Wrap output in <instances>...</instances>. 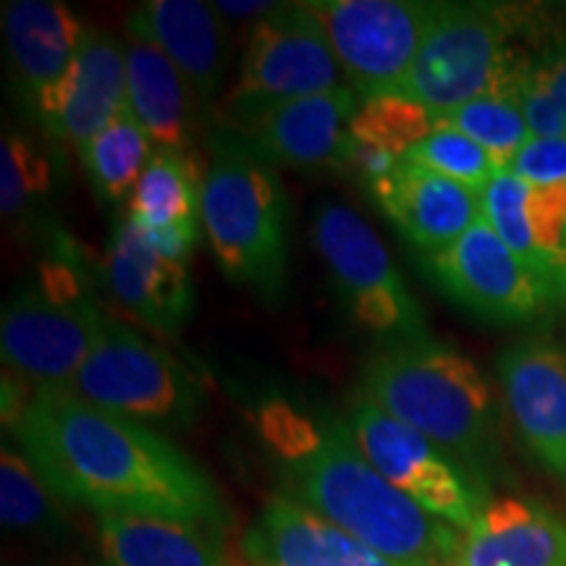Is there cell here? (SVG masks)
<instances>
[{"label":"cell","mask_w":566,"mask_h":566,"mask_svg":"<svg viewBox=\"0 0 566 566\" xmlns=\"http://www.w3.org/2000/svg\"><path fill=\"white\" fill-rule=\"evenodd\" d=\"M19 451L66 504L97 516H158L223 530L221 488L166 436L71 391L34 388L11 428Z\"/></svg>","instance_id":"obj_1"},{"label":"cell","mask_w":566,"mask_h":566,"mask_svg":"<svg viewBox=\"0 0 566 566\" xmlns=\"http://www.w3.org/2000/svg\"><path fill=\"white\" fill-rule=\"evenodd\" d=\"M317 417L321 443L313 454L279 467L281 495L313 509L394 562L454 566L462 533L396 491L363 454L352 424L334 412Z\"/></svg>","instance_id":"obj_2"},{"label":"cell","mask_w":566,"mask_h":566,"mask_svg":"<svg viewBox=\"0 0 566 566\" xmlns=\"http://www.w3.org/2000/svg\"><path fill=\"white\" fill-rule=\"evenodd\" d=\"M363 394L433 441L488 491L499 459L495 405L472 359L433 338L386 344L365 363Z\"/></svg>","instance_id":"obj_3"},{"label":"cell","mask_w":566,"mask_h":566,"mask_svg":"<svg viewBox=\"0 0 566 566\" xmlns=\"http://www.w3.org/2000/svg\"><path fill=\"white\" fill-rule=\"evenodd\" d=\"M202 229L226 279L279 307L289 296V202L275 168L233 134L210 137Z\"/></svg>","instance_id":"obj_4"},{"label":"cell","mask_w":566,"mask_h":566,"mask_svg":"<svg viewBox=\"0 0 566 566\" xmlns=\"http://www.w3.org/2000/svg\"><path fill=\"white\" fill-rule=\"evenodd\" d=\"M108 315L87 292L76 247L55 239V252L34 281L21 283L3 304V367L38 391H69L95 349Z\"/></svg>","instance_id":"obj_5"},{"label":"cell","mask_w":566,"mask_h":566,"mask_svg":"<svg viewBox=\"0 0 566 566\" xmlns=\"http://www.w3.org/2000/svg\"><path fill=\"white\" fill-rule=\"evenodd\" d=\"M69 391L147 428H189L205 409L202 380L166 346L113 317Z\"/></svg>","instance_id":"obj_6"},{"label":"cell","mask_w":566,"mask_h":566,"mask_svg":"<svg viewBox=\"0 0 566 566\" xmlns=\"http://www.w3.org/2000/svg\"><path fill=\"white\" fill-rule=\"evenodd\" d=\"M516 17L493 3H438L399 95L436 118L504 84L516 61L509 51Z\"/></svg>","instance_id":"obj_7"},{"label":"cell","mask_w":566,"mask_h":566,"mask_svg":"<svg viewBox=\"0 0 566 566\" xmlns=\"http://www.w3.org/2000/svg\"><path fill=\"white\" fill-rule=\"evenodd\" d=\"M313 244L344 310L359 328L394 342L430 338L422 307L388 258L384 242L342 202H323L313 216Z\"/></svg>","instance_id":"obj_8"},{"label":"cell","mask_w":566,"mask_h":566,"mask_svg":"<svg viewBox=\"0 0 566 566\" xmlns=\"http://www.w3.org/2000/svg\"><path fill=\"white\" fill-rule=\"evenodd\" d=\"M342 87V66L323 21L310 3H279L258 19L237 87L226 97L223 122Z\"/></svg>","instance_id":"obj_9"},{"label":"cell","mask_w":566,"mask_h":566,"mask_svg":"<svg viewBox=\"0 0 566 566\" xmlns=\"http://www.w3.org/2000/svg\"><path fill=\"white\" fill-rule=\"evenodd\" d=\"M352 433L375 470L446 525L467 533L488 506V495L433 441L399 422L359 391L349 407Z\"/></svg>","instance_id":"obj_10"},{"label":"cell","mask_w":566,"mask_h":566,"mask_svg":"<svg viewBox=\"0 0 566 566\" xmlns=\"http://www.w3.org/2000/svg\"><path fill=\"white\" fill-rule=\"evenodd\" d=\"M342 74L363 101L399 95L438 3L424 0H315Z\"/></svg>","instance_id":"obj_11"},{"label":"cell","mask_w":566,"mask_h":566,"mask_svg":"<svg viewBox=\"0 0 566 566\" xmlns=\"http://www.w3.org/2000/svg\"><path fill=\"white\" fill-rule=\"evenodd\" d=\"M424 265L438 292L491 323L533 321L558 296L483 218L451 247L424 254Z\"/></svg>","instance_id":"obj_12"},{"label":"cell","mask_w":566,"mask_h":566,"mask_svg":"<svg viewBox=\"0 0 566 566\" xmlns=\"http://www.w3.org/2000/svg\"><path fill=\"white\" fill-rule=\"evenodd\" d=\"M359 97L349 84L289 101L250 116L226 122L252 155L273 168H338L344 171L352 147V122Z\"/></svg>","instance_id":"obj_13"},{"label":"cell","mask_w":566,"mask_h":566,"mask_svg":"<svg viewBox=\"0 0 566 566\" xmlns=\"http://www.w3.org/2000/svg\"><path fill=\"white\" fill-rule=\"evenodd\" d=\"M126 108V45L116 34L87 27L80 51L63 82L48 97L38 126L53 142H69L82 150Z\"/></svg>","instance_id":"obj_14"},{"label":"cell","mask_w":566,"mask_h":566,"mask_svg":"<svg viewBox=\"0 0 566 566\" xmlns=\"http://www.w3.org/2000/svg\"><path fill=\"white\" fill-rule=\"evenodd\" d=\"M103 271L116 302L160 336H179L195 313L189 263L160 252L132 218L113 229Z\"/></svg>","instance_id":"obj_15"},{"label":"cell","mask_w":566,"mask_h":566,"mask_svg":"<svg viewBox=\"0 0 566 566\" xmlns=\"http://www.w3.org/2000/svg\"><path fill=\"white\" fill-rule=\"evenodd\" d=\"M87 27L55 0L3 3V40L13 95L27 116L40 124L48 97L59 87L80 51Z\"/></svg>","instance_id":"obj_16"},{"label":"cell","mask_w":566,"mask_h":566,"mask_svg":"<svg viewBox=\"0 0 566 566\" xmlns=\"http://www.w3.org/2000/svg\"><path fill=\"white\" fill-rule=\"evenodd\" d=\"M499 378L516 433L551 472L566 478V352L530 338L501 354Z\"/></svg>","instance_id":"obj_17"},{"label":"cell","mask_w":566,"mask_h":566,"mask_svg":"<svg viewBox=\"0 0 566 566\" xmlns=\"http://www.w3.org/2000/svg\"><path fill=\"white\" fill-rule=\"evenodd\" d=\"M132 40L168 55L208 118L229 63V32L216 6L202 0H150L126 19Z\"/></svg>","instance_id":"obj_18"},{"label":"cell","mask_w":566,"mask_h":566,"mask_svg":"<svg viewBox=\"0 0 566 566\" xmlns=\"http://www.w3.org/2000/svg\"><path fill=\"white\" fill-rule=\"evenodd\" d=\"M250 566H415L394 562L313 509L275 495L242 537Z\"/></svg>","instance_id":"obj_19"},{"label":"cell","mask_w":566,"mask_h":566,"mask_svg":"<svg viewBox=\"0 0 566 566\" xmlns=\"http://www.w3.org/2000/svg\"><path fill=\"white\" fill-rule=\"evenodd\" d=\"M367 195L422 254L446 250L483 218L478 192L409 160Z\"/></svg>","instance_id":"obj_20"},{"label":"cell","mask_w":566,"mask_h":566,"mask_svg":"<svg viewBox=\"0 0 566 566\" xmlns=\"http://www.w3.org/2000/svg\"><path fill=\"white\" fill-rule=\"evenodd\" d=\"M454 566H566V522L533 501H488L462 533Z\"/></svg>","instance_id":"obj_21"},{"label":"cell","mask_w":566,"mask_h":566,"mask_svg":"<svg viewBox=\"0 0 566 566\" xmlns=\"http://www.w3.org/2000/svg\"><path fill=\"white\" fill-rule=\"evenodd\" d=\"M103 566H231L221 530L158 520L97 516Z\"/></svg>","instance_id":"obj_22"},{"label":"cell","mask_w":566,"mask_h":566,"mask_svg":"<svg viewBox=\"0 0 566 566\" xmlns=\"http://www.w3.org/2000/svg\"><path fill=\"white\" fill-rule=\"evenodd\" d=\"M126 74L129 111L147 132L155 150H192L205 116L168 55L150 42L132 40L126 45Z\"/></svg>","instance_id":"obj_23"},{"label":"cell","mask_w":566,"mask_h":566,"mask_svg":"<svg viewBox=\"0 0 566 566\" xmlns=\"http://www.w3.org/2000/svg\"><path fill=\"white\" fill-rule=\"evenodd\" d=\"M202 181L192 153L155 150L129 200V218L142 229L200 226Z\"/></svg>","instance_id":"obj_24"},{"label":"cell","mask_w":566,"mask_h":566,"mask_svg":"<svg viewBox=\"0 0 566 566\" xmlns=\"http://www.w3.org/2000/svg\"><path fill=\"white\" fill-rule=\"evenodd\" d=\"M153 142L137 116L126 108L80 150L82 166L103 202L132 200L137 181L153 158Z\"/></svg>","instance_id":"obj_25"},{"label":"cell","mask_w":566,"mask_h":566,"mask_svg":"<svg viewBox=\"0 0 566 566\" xmlns=\"http://www.w3.org/2000/svg\"><path fill=\"white\" fill-rule=\"evenodd\" d=\"M516 66H520V61H516ZM516 66L504 84L438 118V126L462 132L464 137L478 142L485 153L493 155V160L501 168H512L522 147L533 139L525 116H522L520 101H516Z\"/></svg>","instance_id":"obj_26"},{"label":"cell","mask_w":566,"mask_h":566,"mask_svg":"<svg viewBox=\"0 0 566 566\" xmlns=\"http://www.w3.org/2000/svg\"><path fill=\"white\" fill-rule=\"evenodd\" d=\"M51 155L21 132H6L0 142V210L9 223L38 221L53 192Z\"/></svg>","instance_id":"obj_27"},{"label":"cell","mask_w":566,"mask_h":566,"mask_svg":"<svg viewBox=\"0 0 566 566\" xmlns=\"http://www.w3.org/2000/svg\"><path fill=\"white\" fill-rule=\"evenodd\" d=\"M59 495L21 451L3 446L0 454V516L11 533L55 537L66 527Z\"/></svg>","instance_id":"obj_28"},{"label":"cell","mask_w":566,"mask_h":566,"mask_svg":"<svg viewBox=\"0 0 566 566\" xmlns=\"http://www.w3.org/2000/svg\"><path fill=\"white\" fill-rule=\"evenodd\" d=\"M438 129V118L405 95H384L363 101L352 122V137L380 150L407 158L424 137Z\"/></svg>","instance_id":"obj_29"},{"label":"cell","mask_w":566,"mask_h":566,"mask_svg":"<svg viewBox=\"0 0 566 566\" xmlns=\"http://www.w3.org/2000/svg\"><path fill=\"white\" fill-rule=\"evenodd\" d=\"M527 189L530 184L525 179H520L512 168H501V171L493 176V181L480 192L483 221L504 239V244L530 268V271L541 275V279L558 294V289L546 275V268L541 263V254H537L533 231H530Z\"/></svg>","instance_id":"obj_30"},{"label":"cell","mask_w":566,"mask_h":566,"mask_svg":"<svg viewBox=\"0 0 566 566\" xmlns=\"http://www.w3.org/2000/svg\"><path fill=\"white\" fill-rule=\"evenodd\" d=\"M405 160L428 168V171L443 176V179L462 184V187L478 195L501 171L493 155L485 153L478 142L464 137L462 132L446 129V126H438L430 137H424L415 150L407 153Z\"/></svg>","instance_id":"obj_31"},{"label":"cell","mask_w":566,"mask_h":566,"mask_svg":"<svg viewBox=\"0 0 566 566\" xmlns=\"http://www.w3.org/2000/svg\"><path fill=\"white\" fill-rule=\"evenodd\" d=\"M258 430L281 464L313 454L315 446L321 443V417H310L281 396L265 399L258 407Z\"/></svg>","instance_id":"obj_32"},{"label":"cell","mask_w":566,"mask_h":566,"mask_svg":"<svg viewBox=\"0 0 566 566\" xmlns=\"http://www.w3.org/2000/svg\"><path fill=\"white\" fill-rule=\"evenodd\" d=\"M516 101H520L522 116H525L527 129L535 139H558L566 137V122L558 108L554 90H551V76L546 59L541 61H520L516 66Z\"/></svg>","instance_id":"obj_33"},{"label":"cell","mask_w":566,"mask_h":566,"mask_svg":"<svg viewBox=\"0 0 566 566\" xmlns=\"http://www.w3.org/2000/svg\"><path fill=\"white\" fill-rule=\"evenodd\" d=\"M512 171L533 187L566 181V137L530 139L512 163Z\"/></svg>","instance_id":"obj_34"},{"label":"cell","mask_w":566,"mask_h":566,"mask_svg":"<svg viewBox=\"0 0 566 566\" xmlns=\"http://www.w3.org/2000/svg\"><path fill=\"white\" fill-rule=\"evenodd\" d=\"M405 163L399 155H391L380 147L367 145V142L354 139L349 147V155H346L344 171L354 176V181H359L365 187V192H370L373 187H378L380 181H386L396 168Z\"/></svg>","instance_id":"obj_35"},{"label":"cell","mask_w":566,"mask_h":566,"mask_svg":"<svg viewBox=\"0 0 566 566\" xmlns=\"http://www.w3.org/2000/svg\"><path fill=\"white\" fill-rule=\"evenodd\" d=\"M546 66L551 76V90H554V97L566 122V40L558 42L556 51L546 55Z\"/></svg>","instance_id":"obj_36"},{"label":"cell","mask_w":566,"mask_h":566,"mask_svg":"<svg viewBox=\"0 0 566 566\" xmlns=\"http://www.w3.org/2000/svg\"><path fill=\"white\" fill-rule=\"evenodd\" d=\"M218 9L221 17H233V19H242V17H258L263 19L268 13L279 9V3H231V0H218V3H212Z\"/></svg>","instance_id":"obj_37"},{"label":"cell","mask_w":566,"mask_h":566,"mask_svg":"<svg viewBox=\"0 0 566 566\" xmlns=\"http://www.w3.org/2000/svg\"><path fill=\"white\" fill-rule=\"evenodd\" d=\"M564 294H566V283H564Z\"/></svg>","instance_id":"obj_38"}]
</instances>
